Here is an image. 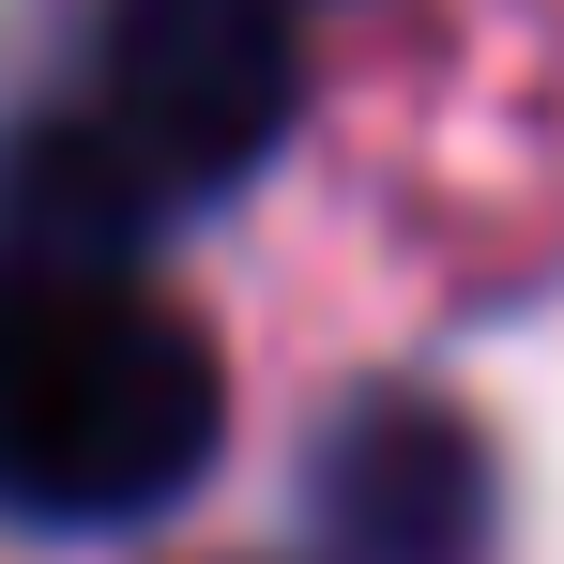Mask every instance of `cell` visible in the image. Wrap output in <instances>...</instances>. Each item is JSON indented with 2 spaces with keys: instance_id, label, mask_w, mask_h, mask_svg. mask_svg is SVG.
I'll use <instances>...</instances> for the list:
<instances>
[{
  "instance_id": "obj_3",
  "label": "cell",
  "mask_w": 564,
  "mask_h": 564,
  "mask_svg": "<svg viewBox=\"0 0 564 564\" xmlns=\"http://www.w3.org/2000/svg\"><path fill=\"white\" fill-rule=\"evenodd\" d=\"M305 503H321L336 564H473V550H488V458H473L458 412H427V397L336 412Z\"/></svg>"
},
{
  "instance_id": "obj_2",
  "label": "cell",
  "mask_w": 564,
  "mask_h": 564,
  "mask_svg": "<svg viewBox=\"0 0 564 564\" xmlns=\"http://www.w3.org/2000/svg\"><path fill=\"white\" fill-rule=\"evenodd\" d=\"M214 427H229V381L184 305L0 260V519L122 534L214 473Z\"/></svg>"
},
{
  "instance_id": "obj_1",
  "label": "cell",
  "mask_w": 564,
  "mask_h": 564,
  "mask_svg": "<svg viewBox=\"0 0 564 564\" xmlns=\"http://www.w3.org/2000/svg\"><path fill=\"white\" fill-rule=\"evenodd\" d=\"M290 0H93L77 77L0 138V260L122 275L169 214L229 198L290 138Z\"/></svg>"
}]
</instances>
